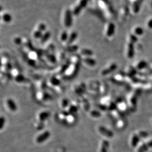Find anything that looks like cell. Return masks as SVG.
Listing matches in <instances>:
<instances>
[{"mask_svg": "<svg viewBox=\"0 0 152 152\" xmlns=\"http://www.w3.org/2000/svg\"><path fill=\"white\" fill-rule=\"evenodd\" d=\"M6 106L10 111L12 112H15L17 111L18 109V106L14 99L12 98H8L6 100Z\"/></svg>", "mask_w": 152, "mask_h": 152, "instance_id": "6da1fadb", "label": "cell"}, {"mask_svg": "<svg viewBox=\"0 0 152 152\" xmlns=\"http://www.w3.org/2000/svg\"><path fill=\"white\" fill-rule=\"evenodd\" d=\"M64 23L65 26L69 28L72 26V14L70 10H67L65 14Z\"/></svg>", "mask_w": 152, "mask_h": 152, "instance_id": "7a4b0ae2", "label": "cell"}, {"mask_svg": "<svg viewBox=\"0 0 152 152\" xmlns=\"http://www.w3.org/2000/svg\"><path fill=\"white\" fill-rule=\"evenodd\" d=\"M50 135V133L49 131H46L42 133H41L40 134H39L38 137L36 138V141L38 142V143H41V142H43L45 141H46V140L49 137Z\"/></svg>", "mask_w": 152, "mask_h": 152, "instance_id": "3957f363", "label": "cell"}, {"mask_svg": "<svg viewBox=\"0 0 152 152\" xmlns=\"http://www.w3.org/2000/svg\"><path fill=\"white\" fill-rule=\"evenodd\" d=\"M49 113L48 112L43 111L40 112L38 115V119L40 122H44L49 118Z\"/></svg>", "mask_w": 152, "mask_h": 152, "instance_id": "277c9868", "label": "cell"}, {"mask_svg": "<svg viewBox=\"0 0 152 152\" xmlns=\"http://www.w3.org/2000/svg\"><path fill=\"white\" fill-rule=\"evenodd\" d=\"M134 55V44L130 42L128 45L127 56L129 58H132Z\"/></svg>", "mask_w": 152, "mask_h": 152, "instance_id": "5b68a950", "label": "cell"}, {"mask_svg": "<svg viewBox=\"0 0 152 152\" xmlns=\"http://www.w3.org/2000/svg\"><path fill=\"white\" fill-rule=\"evenodd\" d=\"M144 1V0H136V1L134 3L133 10L135 13L137 14L140 11L141 5Z\"/></svg>", "mask_w": 152, "mask_h": 152, "instance_id": "8992f818", "label": "cell"}, {"mask_svg": "<svg viewBox=\"0 0 152 152\" xmlns=\"http://www.w3.org/2000/svg\"><path fill=\"white\" fill-rule=\"evenodd\" d=\"M115 32V26L114 23H111L109 24L108 29L107 31V35L108 37H111L114 35Z\"/></svg>", "mask_w": 152, "mask_h": 152, "instance_id": "52a82bcc", "label": "cell"}, {"mask_svg": "<svg viewBox=\"0 0 152 152\" xmlns=\"http://www.w3.org/2000/svg\"><path fill=\"white\" fill-rule=\"evenodd\" d=\"M78 37V34L76 32H73L71 33L70 36H69V38L68 39L67 41V44L70 45L72 43L74 42V41L76 40Z\"/></svg>", "mask_w": 152, "mask_h": 152, "instance_id": "ba28073f", "label": "cell"}, {"mask_svg": "<svg viewBox=\"0 0 152 152\" xmlns=\"http://www.w3.org/2000/svg\"><path fill=\"white\" fill-rule=\"evenodd\" d=\"M7 120L4 116H0V130H3L6 126Z\"/></svg>", "mask_w": 152, "mask_h": 152, "instance_id": "9c48e42d", "label": "cell"}, {"mask_svg": "<svg viewBox=\"0 0 152 152\" xmlns=\"http://www.w3.org/2000/svg\"><path fill=\"white\" fill-rule=\"evenodd\" d=\"M51 36V34L50 32L49 31H47L45 33V34H44L41 38V42L42 43H44L46 42L50 38Z\"/></svg>", "mask_w": 152, "mask_h": 152, "instance_id": "30bf717a", "label": "cell"}, {"mask_svg": "<svg viewBox=\"0 0 152 152\" xmlns=\"http://www.w3.org/2000/svg\"><path fill=\"white\" fill-rule=\"evenodd\" d=\"M2 18H3V20L6 23H9L12 20V16L9 14H4L2 17Z\"/></svg>", "mask_w": 152, "mask_h": 152, "instance_id": "8fae6325", "label": "cell"}, {"mask_svg": "<svg viewBox=\"0 0 152 152\" xmlns=\"http://www.w3.org/2000/svg\"><path fill=\"white\" fill-rule=\"evenodd\" d=\"M81 54L84 55L86 56H91L93 55V52L90 50V49H83L81 50Z\"/></svg>", "mask_w": 152, "mask_h": 152, "instance_id": "7c38bea8", "label": "cell"}, {"mask_svg": "<svg viewBox=\"0 0 152 152\" xmlns=\"http://www.w3.org/2000/svg\"><path fill=\"white\" fill-rule=\"evenodd\" d=\"M83 8L79 4L75 8V9L73 11V14L75 15H79L80 14L82 10H83Z\"/></svg>", "mask_w": 152, "mask_h": 152, "instance_id": "4fadbf2b", "label": "cell"}, {"mask_svg": "<svg viewBox=\"0 0 152 152\" xmlns=\"http://www.w3.org/2000/svg\"><path fill=\"white\" fill-rule=\"evenodd\" d=\"M134 33L137 35L141 36L143 34L144 30L140 27H137L134 30Z\"/></svg>", "mask_w": 152, "mask_h": 152, "instance_id": "5bb4252c", "label": "cell"}, {"mask_svg": "<svg viewBox=\"0 0 152 152\" xmlns=\"http://www.w3.org/2000/svg\"><path fill=\"white\" fill-rule=\"evenodd\" d=\"M43 34L42 33V32L40 31H36L35 32L34 34V36L36 39H41Z\"/></svg>", "mask_w": 152, "mask_h": 152, "instance_id": "9a60e30c", "label": "cell"}, {"mask_svg": "<svg viewBox=\"0 0 152 152\" xmlns=\"http://www.w3.org/2000/svg\"><path fill=\"white\" fill-rule=\"evenodd\" d=\"M78 49V46H72L68 47L66 50L69 52H73V51H75L76 50H77Z\"/></svg>", "mask_w": 152, "mask_h": 152, "instance_id": "2e32d148", "label": "cell"}, {"mask_svg": "<svg viewBox=\"0 0 152 152\" xmlns=\"http://www.w3.org/2000/svg\"><path fill=\"white\" fill-rule=\"evenodd\" d=\"M129 38H130V42L132 43H136L138 41V38H137L136 36H135V35L134 34H131L130 35V37H129Z\"/></svg>", "mask_w": 152, "mask_h": 152, "instance_id": "e0dca14e", "label": "cell"}, {"mask_svg": "<svg viewBox=\"0 0 152 152\" xmlns=\"http://www.w3.org/2000/svg\"><path fill=\"white\" fill-rule=\"evenodd\" d=\"M68 38V34L66 32H63V33L61 34V40L63 42H65L66 41Z\"/></svg>", "mask_w": 152, "mask_h": 152, "instance_id": "ac0fdd59", "label": "cell"}, {"mask_svg": "<svg viewBox=\"0 0 152 152\" xmlns=\"http://www.w3.org/2000/svg\"><path fill=\"white\" fill-rule=\"evenodd\" d=\"M84 61L87 63V64H91V66H93V65L95 64V61L90 58H86L84 59Z\"/></svg>", "mask_w": 152, "mask_h": 152, "instance_id": "d6986e66", "label": "cell"}, {"mask_svg": "<svg viewBox=\"0 0 152 152\" xmlns=\"http://www.w3.org/2000/svg\"><path fill=\"white\" fill-rule=\"evenodd\" d=\"M46 25L44 23H41L38 26V30L42 32L46 31Z\"/></svg>", "mask_w": 152, "mask_h": 152, "instance_id": "ffe728a7", "label": "cell"}, {"mask_svg": "<svg viewBox=\"0 0 152 152\" xmlns=\"http://www.w3.org/2000/svg\"><path fill=\"white\" fill-rule=\"evenodd\" d=\"M88 1L87 0H81L80 2L79 3V5L83 8H84L87 6V5L88 4Z\"/></svg>", "mask_w": 152, "mask_h": 152, "instance_id": "44dd1931", "label": "cell"}, {"mask_svg": "<svg viewBox=\"0 0 152 152\" xmlns=\"http://www.w3.org/2000/svg\"><path fill=\"white\" fill-rule=\"evenodd\" d=\"M146 66V63L145 61H141L140 62L138 66V68L140 69H141V68H144L145 66Z\"/></svg>", "mask_w": 152, "mask_h": 152, "instance_id": "7402d4cb", "label": "cell"}, {"mask_svg": "<svg viewBox=\"0 0 152 152\" xmlns=\"http://www.w3.org/2000/svg\"><path fill=\"white\" fill-rule=\"evenodd\" d=\"M24 79V78L23 77V76H18V77H17V78L16 81H17V82H20V83H21V82H22L23 81Z\"/></svg>", "mask_w": 152, "mask_h": 152, "instance_id": "603a6c76", "label": "cell"}, {"mask_svg": "<svg viewBox=\"0 0 152 152\" xmlns=\"http://www.w3.org/2000/svg\"><path fill=\"white\" fill-rule=\"evenodd\" d=\"M148 26L149 28L152 29V18L148 22Z\"/></svg>", "mask_w": 152, "mask_h": 152, "instance_id": "cb8c5ba5", "label": "cell"}, {"mask_svg": "<svg viewBox=\"0 0 152 152\" xmlns=\"http://www.w3.org/2000/svg\"><path fill=\"white\" fill-rule=\"evenodd\" d=\"M15 42L17 44H19V42H21V39L20 38H16L15 39Z\"/></svg>", "mask_w": 152, "mask_h": 152, "instance_id": "d4e9b609", "label": "cell"}, {"mask_svg": "<svg viewBox=\"0 0 152 152\" xmlns=\"http://www.w3.org/2000/svg\"><path fill=\"white\" fill-rule=\"evenodd\" d=\"M2 11V7L0 6V11Z\"/></svg>", "mask_w": 152, "mask_h": 152, "instance_id": "484cf974", "label": "cell"}, {"mask_svg": "<svg viewBox=\"0 0 152 152\" xmlns=\"http://www.w3.org/2000/svg\"><path fill=\"white\" fill-rule=\"evenodd\" d=\"M87 1H90V0H87Z\"/></svg>", "mask_w": 152, "mask_h": 152, "instance_id": "4316f807", "label": "cell"}, {"mask_svg": "<svg viewBox=\"0 0 152 152\" xmlns=\"http://www.w3.org/2000/svg\"><path fill=\"white\" fill-rule=\"evenodd\" d=\"M0 19H1V16H0Z\"/></svg>", "mask_w": 152, "mask_h": 152, "instance_id": "83f0119b", "label": "cell"}]
</instances>
